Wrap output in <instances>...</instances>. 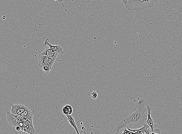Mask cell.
<instances>
[{"instance_id":"cell-1","label":"cell","mask_w":182,"mask_h":134,"mask_svg":"<svg viewBox=\"0 0 182 134\" xmlns=\"http://www.w3.org/2000/svg\"><path fill=\"white\" fill-rule=\"evenodd\" d=\"M147 100L142 98L136 103L133 111L125 114L122 120L115 124L114 131L115 134H118L119 131L124 128H130L132 126H139L143 125L147 119L146 105Z\"/></svg>"},{"instance_id":"cell-2","label":"cell","mask_w":182,"mask_h":134,"mask_svg":"<svg viewBox=\"0 0 182 134\" xmlns=\"http://www.w3.org/2000/svg\"><path fill=\"white\" fill-rule=\"evenodd\" d=\"M125 6L128 10L138 12L151 8L145 0H127Z\"/></svg>"},{"instance_id":"cell-3","label":"cell","mask_w":182,"mask_h":134,"mask_svg":"<svg viewBox=\"0 0 182 134\" xmlns=\"http://www.w3.org/2000/svg\"><path fill=\"white\" fill-rule=\"evenodd\" d=\"M11 106L10 112L11 113L15 115H20L29 107L27 105L23 104H11Z\"/></svg>"},{"instance_id":"cell-4","label":"cell","mask_w":182,"mask_h":134,"mask_svg":"<svg viewBox=\"0 0 182 134\" xmlns=\"http://www.w3.org/2000/svg\"><path fill=\"white\" fill-rule=\"evenodd\" d=\"M146 108L148 113L147 114V119L145 123L150 127L152 132H153L154 129L157 127L158 126L155 124L153 119L151 117V107L147 104Z\"/></svg>"},{"instance_id":"cell-5","label":"cell","mask_w":182,"mask_h":134,"mask_svg":"<svg viewBox=\"0 0 182 134\" xmlns=\"http://www.w3.org/2000/svg\"><path fill=\"white\" fill-rule=\"evenodd\" d=\"M22 122L23 123V127L21 128V130L29 134H35L36 131L33 127L32 122H31L28 119Z\"/></svg>"},{"instance_id":"cell-6","label":"cell","mask_w":182,"mask_h":134,"mask_svg":"<svg viewBox=\"0 0 182 134\" xmlns=\"http://www.w3.org/2000/svg\"><path fill=\"white\" fill-rule=\"evenodd\" d=\"M43 46H48L49 49L58 54H63L64 53L63 49L62 47L59 45H53L49 43L48 39H46L44 41Z\"/></svg>"},{"instance_id":"cell-7","label":"cell","mask_w":182,"mask_h":134,"mask_svg":"<svg viewBox=\"0 0 182 134\" xmlns=\"http://www.w3.org/2000/svg\"><path fill=\"white\" fill-rule=\"evenodd\" d=\"M6 119L8 120V123L12 127L15 128L18 125L19 121L17 119L15 118L10 111H8L6 114Z\"/></svg>"},{"instance_id":"cell-8","label":"cell","mask_w":182,"mask_h":134,"mask_svg":"<svg viewBox=\"0 0 182 134\" xmlns=\"http://www.w3.org/2000/svg\"><path fill=\"white\" fill-rule=\"evenodd\" d=\"M40 54H41L42 55L47 56L49 58H53L54 59H56L57 55H59L57 53H56L54 52L51 50L49 49V48L48 46L45 50H44L42 52H41V53Z\"/></svg>"},{"instance_id":"cell-9","label":"cell","mask_w":182,"mask_h":134,"mask_svg":"<svg viewBox=\"0 0 182 134\" xmlns=\"http://www.w3.org/2000/svg\"><path fill=\"white\" fill-rule=\"evenodd\" d=\"M34 110H31L29 107L26 109L23 113L21 114V116L25 117V118L28 119V120L33 123V117L35 114Z\"/></svg>"},{"instance_id":"cell-10","label":"cell","mask_w":182,"mask_h":134,"mask_svg":"<svg viewBox=\"0 0 182 134\" xmlns=\"http://www.w3.org/2000/svg\"><path fill=\"white\" fill-rule=\"evenodd\" d=\"M49 57L39 54L38 57V66L40 69L45 65L48 64Z\"/></svg>"},{"instance_id":"cell-11","label":"cell","mask_w":182,"mask_h":134,"mask_svg":"<svg viewBox=\"0 0 182 134\" xmlns=\"http://www.w3.org/2000/svg\"><path fill=\"white\" fill-rule=\"evenodd\" d=\"M67 117V119L69 123L73 127H74L75 131H76L77 134H79V131H78V128L76 124L75 123L74 119L73 117L71 115H65Z\"/></svg>"},{"instance_id":"cell-12","label":"cell","mask_w":182,"mask_h":134,"mask_svg":"<svg viewBox=\"0 0 182 134\" xmlns=\"http://www.w3.org/2000/svg\"><path fill=\"white\" fill-rule=\"evenodd\" d=\"M62 112L65 115H71L73 113V108L71 106L67 104L62 108Z\"/></svg>"},{"instance_id":"cell-13","label":"cell","mask_w":182,"mask_h":134,"mask_svg":"<svg viewBox=\"0 0 182 134\" xmlns=\"http://www.w3.org/2000/svg\"><path fill=\"white\" fill-rule=\"evenodd\" d=\"M140 134H150L152 132L150 127L146 123L140 127Z\"/></svg>"},{"instance_id":"cell-14","label":"cell","mask_w":182,"mask_h":134,"mask_svg":"<svg viewBox=\"0 0 182 134\" xmlns=\"http://www.w3.org/2000/svg\"><path fill=\"white\" fill-rule=\"evenodd\" d=\"M41 69L43 70V71H44V72L45 73V74L46 75L49 74L50 71L51 70L49 64L45 65L44 66H42Z\"/></svg>"},{"instance_id":"cell-15","label":"cell","mask_w":182,"mask_h":134,"mask_svg":"<svg viewBox=\"0 0 182 134\" xmlns=\"http://www.w3.org/2000/svg\"><path fill=\"white\" fill-rule=\"evenodd\" d=\"M159 0H145V1L150 5L151 8L153 7L156 2Z\"/></svg>"},{"instance_id":"cell-16","label":"cell","mask_w":182,"mask_h":134,"mask_svg":"<svg viewBox=\"0 0 182 134\" xmlns=\"http://www.w3.org/2000/svg\"><path fill=\"white\" fill-rule=\"evenodd\" d=\"M56 59H54L53 58H49V60H48V64L50 66L51 68V70H52L53 68V64H54V62L55 61Z\"/></svg>"},{"instance_id":"cell-17","label":"cell","mask_w":182,"mask_h":134,"mask_svg":"<svg viewBox=\"0 0 182 134\" xmlns=\"http://www.w3.org/2000/svg\"><path fill=\"white\" fill-rule=\"evenodd\" d=\"M122 129H123V132L119 134H134L133 133L129 130L126 128H124Z\"/></svg>"},{"instance_id":"cell-18","label":"cell","mask_w":182,"mask_h":134,"mask_svg":"<svg viewBox=\"0 0 182 134\" xmlns=\"http://www.w3.org/2000/svg\"><path fill=\"white\" fill-rule=\"evenodd\" d=\"M97 92L96 91H93L91 93V97L93 99H96L97 98Z\"/></svg>"},{"instance_id":"cell-19","label":"cell","mask_w":182,"mask_h":134,"mask_svg":"<svg viewBox=\"0 0 182 134\" xmlns=\"http://www.w3.org/2000/svg\"><path fill=\"white\" fill-rule=\"evenodd\" d=\"M15 128L16 130L17 131H19L21 130V127H20L19 126V125H18V126H17Z\"/></svg>"},{"instance_id":"cell-20","label":"cell","mask_w":182,"mask_h":134,"mask_svg":"<svg viewBox=\"0 0 182 134\" xmlns=\"http://www.w3.org/2000/svg\"><path fill=\"white\" fill-rule=\"evenodd\" d=\"M122 2L124 4V5H125L127 4V0H122Z\"/></svg>"},{"instance_id":"cell-21","label":"cell","mask_w":182,"mask_h":134,"mask_svg":"<svg viewBox=\"0 0 182 134\" xmlns=\"http://www.w3.org/2000/svg\"><path fill=\"white\" fill-rule=\"evenodd\" d=\"M6 16H5L4 15L3 16H2V19H6Z\"/></svg>"},{"instance_id":"cell-22","label":"cell","mask_w":182,"mask_h":134,"mask_svg":"<svg viewBox=\"0 0 182 134\" xmlns=\"http://www.w3.org/2000/svg\"><path fill=\"white\" fill-rule=\"evenodd\" d=\"M81 129H82V130L84 131L85 130V128L84 127L82 126V127H81Z\"/></svg>"},{"instance_id":"cell-23","label":"cell","mask_w":182,"mask_h":134,"mask_svg":"<svg viewBox=\"0 0 182 134\" xmlns=\"http://www.w3.org/2000/svg\"><path fill=\"white\" fill-rule=\"evenodd\" d=\"M150 134H156V133H155L154 132V131H153V132H152Z\"/></svg>"},{"instance_id":"cell-24","label":"cell","mask_w":182,"mask_h":134,"mask_svg":"<svg viewBox=\"0 0 182 134\" xmlns=\"http://www.w3.org/2000/svg\"></svg>"},{"instance_id":"cell-25","label":"cell","mask_w":182,"mask_h":134,"mask_svg":"<svg viewBox=\"0 0 182 134\" xmlns=\"http://www.w3.org/2000/svg\"></svg>"},{"instance_id":"cell-26","label":"cell","mask_w":182,"mask_h":134,"mask_svg":"<svg viewBox=\"0 0 182 134\" xmlns=\"http://www.w3.org/2000/svg\"></svg>"}]
</instances>
